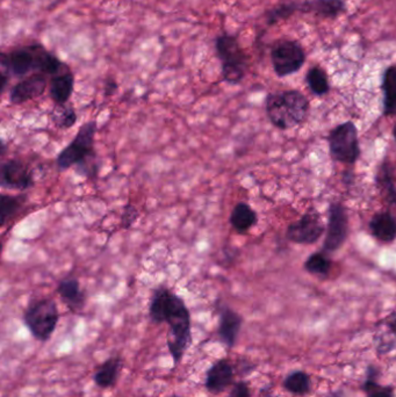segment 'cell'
<instances>
[{"mask_svg":"<svg viewBox=\"0 0 396 397\" xmlns=\"http://www.w3.org/2000/svg\"><path fill=\"white\" fill-rule=\"evenodd\" d=\"M149 317L156 324L169 325L167 348L174 366H178L193 343L191 312L186 303L171 289L160 287L151 298Z\"/></svg>","mask_w":396,"mask_h":397,"instance_id":"6da1fadb","label":"cell"},{"mask_svg":"<svg viewBox=\"0 0 396 397\" xmlns=\"http://www.w3.org/2000/svg\"><path fill=\"white\" fill-rule=\"evenodd\" d=\"M1 66V92L6 89L11 78H25L32 73H43L55 76L66 69L68 64L62 62L55 54L41 43L18 47L10 51H3L0 56Z\"/></svg>","mask_w":396,"mask_h":397,"instance_id":"7a4b0ae2","label":"cell"},{"mask_svg":"<svg viewBox=\"0 0 396 397\" xmlns=\"http://www.w3.org/2000/svg\"><path fill=\"white\" fill-rule=\"evenodd\" d=\"M265 111L275 127L292 128L305 121L309 111V102L305 94L296 90L270 93L266 97Z\"/></svg>","mask_w":396,"mask_h":397,"instance_id":"3957f363","label":"cell"},{"mask_svg":"<svg viewBox=\"0 0 396 397\" xmlns=\"http://www.w3.org/2000/svg\"><path fill=\"white\" fill-rule=\"evenodd\" d=\"M214 47L216 56L221 63L223 80L232 85H237L246 77L249 66V56L241 46L239 37L223 32L214 39Z\"/></svg>","mask_w":396,"mask_h":397,"instance_id":"277c9868","label":"cell"},{"mask_svg":"<svg viewBox=\"0 0 396 397\" xmlns=\"http://www.w3.org/2000/svg\"><path fill=\"white\" fill-rule=\"evenodd\" d=\"M59 321L57 303L49 298L35 300L30 303L23 312V322L30 335L36 341H46L52 338Z\"/></svg>","mask_w":396,"mask_h":397,"instance_id":"5b68a950","label":"cell"},{"mask_svg":"<svg viewBox=\"0 0 396 397\" xmlns=\"http://www.w3.org/2000/svg\"><path fill=\"white\" fill-rule=\"evenodd\" d=\"M98 130L95 120L86 122L78 129L75 138L56 157V166L59 171H66L80 163L83 159L95 154V138Z\"/></svg>","mask_w":396,"mask_h":397,"instance_id":"8992f818","label":"cell"},{"mask_svg":"<svg viewBox=\"0 0 396 397\" xmlns=\"http://www.w3.org/2000/svg\"><path fill=\"white\" fill-rule=\"evenodd\" d=\"M332 159L345 164H354L360 154L357 127L347 121L331 130L328 138Z\"/></svg>","mask_w":396,"mask_h":397,"instance_id":"52a82bcc","label":"cell"},{"mask_svg":"<svg viewBox=\"0 0 396 397\" xmlns=\"http://www.w3.org/2000/svg\"><path fill=\"white\" fill-rule=\"evenodd\" d=\"M307 55L300 43L294 39H282L271 48L273 71L280 78L291 76L305 66Z\"/></svg>","mask_w":396,"mask_h":397,"instance_id":"ba28073f","label":"cell"},{"mask_svg":"<svg viewBox=\"0 0 396 397\" xmlns=\"http://www.w3.org/2000/svg\"><path fill=\"white\" fill-rule=\"evenodd\" d=\"M323 222L321 215L316 210H308L298 221L289 224L287 229L288 240L296 244H314L321 238L324 233Z\"/></svg>","mask_w":396,"mask_h":397,"instance_id":"9c48e42d","label":"cell"},{"mask_svg":"<svg viewBox=\"0 0 396 397\" xmlns=\"http://www.w3.org/2000/svg\"><path fill=\"white\" fill-rule=\"evenodd\" d=\"M347 231H349V220H347V210L340 202L331 204L329 207L327 235L323 243L324 250L332 252L340 249L347 240Z\"/></svg>","mask_w":396,"mask_h":397,"instance_id":"30bf717a","label":"cell"},{"mask_svg":"<svg viewBox=\"0 0 396 397\" xmlns=\"http://www.w3.org/2000/svg\"><path fill=\"white\" fill-rule=\"evenodd\" d=\"M0 183L4 188L14 190H30L34 185L33 171L17 158L4 161L0 171Z\"/></svg>","mask_w":396,"mask_h":397,"instance_id":"8fae6325","label":"cell"},{"mask_svg":"<svg viewBox=\"0 0 396 397\" xmlns=\"http://www.w3.org/2000/svg\"><path fill=\"white\" fill-rule=\"evenodd\" d=\"M48 76L43 73H32L14 84L10 90V102L12 105H23L44 94L48 85Z\"/></svg>","mask_w":396,"mask_h":397,"instance_id":"7c38bea8","label":"cell"},{"mask_svg":"<svg viewBox=\"0 0 396 397\" xmlns=\"http://www.w3.org/2000/svg\"><path fill=\"white\" fill-rule=\"evenodd\" d=\"M235 368L228 359L223 358L214 362L206 373L205 387L213 395H219L228 388L233 387Z\"/></svg>","mask_w":396,"mask_h":397,"instance_id":"4fadbf2b","label":"cell"},{"mask_svg":"<svg viewBox=\"0 0 396 397\" xmlns=\"http://www.w3.org/2000/svg\"><path fill=\"white\" fill-rule=\"evenodd\" d=\"M295 13L314 14L324 19H336L347 11L343 0H293Z\"/></svg>","mask_w":396,"mask_h":397,"instance_id":"5bb4252c","label":"cell"},{"mask_svg":"<svg viewBox=\"0 0 396 397\" xmlns=\"http://www.w3.org/2000/svg\"><path fill=\"white\" fill-rule=\"evenodd\" d=\"M243 317L228 305H220L217 335L227 348H233L242 329Z\"/></svg>","mask_w":396,"mask_h":397,"instance_id":"9a60e30c","label":"cell"},{"mask_svg":"<svg viewBox=\"0 0 396 397\" xmlns=\"http://www.w3.org/2000/svg\"><path fill=\"white\" fill-rule=\"evenodd\" d=\"M56 293L73 314H77L85 307V293L83 292L79 280L75 276H66L59 280V285L56 287Z\"/></svg>","mask_w":396,"mask_h":397,"instance_id":"2e32d148","label":"cell"},{"mask_svg":"<svg viewBox=\"0 0 396 397\" xmlns=\"http://www.w3.org/2000/svg\"><path fill=\"white\" fill-rule=\"evenodd\" d=\"M75 90V75L70 66L52 77L49 80V95L55 105L68 104Z\"/></svg>","mask_w":396,"mask_h":397,"instance_id":"e0dca14e","label":"cell"},{"mask_svg":"<svg viewBox=\"0 0 396 397\" xmlns=\"http://www.w3.org/2000/svg\"><path fill=\"white\" fill-rule=\"evenodd\" d=\"M122 367H124V361L121 357L113 355L106 359L93 374L95 386L102 389L114 387L118 382Z\"/></svg>","mask_w":396,"mask_h":397,"instance_id":"ac0fdd59","label":"cell"},{"mask_svg":"<svg viewBox=\"0 0 396 397\" xmlns=\"http://www.w3.org/2000/svg\"><path fill=\"white\" fill-rule=\"evenodd\" d=\"M370 229L380 242L390 243L396 238V219L388 212L376 214L371 220Z\"/></svg>","mask_w":396,"mask_h":397,"instance_id":"d6986e66","label":"cell"},{"mask_svg":"<svg viewBox=\"0 0 396 397\" xmlns=\"http://www.w3.org/2000/svg\"><path fill=\"white\" fill-rule=\"evenodd\" d=\"M258 221L257 213L246 202H239L232 210L229 222L232 227L239 233L249 231Z\"/></svg>","mask_w":396,"mask_h":397,"instance_id":"ffe728a7","label":"cell"},{"mask_svg":"<svg viewBox=\"0 0 396 397\" xmlns=\"http://www.w3.org/2000/svg\"><path fill=\"white\" fill-rule=\"evenodd\" d=\"M383 114L392 116L396 114V66L387 68L383 73Z\"/></svg>","mask_w":396,"mask_h":397,"instance_id":"44dd1931","label":"cell"},{"mask_svg":"<svg viewBox=\"0 0 396 397\" xmlns=\"http://www.w3.org/2000/svg\"><path fill=\"white\" fill-rule=\"evenodd\" d=\"M285 391L295 396H305L311 389V377L304 371L292 372L282 382Z\"/></svg>","mask_w":396,"mask_h":397,"instance_id":"7402d4cb","label":"cell"},{"mask_svg":"<svg viewBox=\"0 0 396 397\" xmlns=\"http://www.w3.org/2000/svg\"><path fill=\"white\" fill-rule=\"evenodd\" d=\"M27 197L25 194L19 195H11V194H3L0 197V217H1V227H5L7 222L12 217L17 215L23 204L26 202Z\"/></svg>","mask_w":396,"mask_h":397,"instance_id":"603a6c76","label":"cell"},{"mask_svg":"<svg viewBox=\"0 0 396 397\" xmlns=\"http://www.w3.org/2000/svg\"><path fill=\"white\" fill-rule=\"evenodd\" d=\"M50 121L56 128L70 129L77 123L78 116L75 109L68 104L63 105H55L49 114Z\"/></svg>","mask_w":396,"mask_h":397,"instance_id":"cb8c5ba5","label":"cell"},{"mask_svg":"<svg viewBox=\"0 0 396 397\" xmlns=\"http://www.w3.org/2000/svg\"><path fill=\"white\" fill-rule=\"evenodd\" d=\"M306 82H307L309 90L315 95L321 97L330 91V84H329L327 73L320 66H313L308 70Z\"/></svg>","mask_w":396,"mask_h":397,"instance_id":"d4e9b609","label":"cell"},{"mask_svg":"<svg viewBox=\"0 0 396 397\" xmlns=\"http://www.w3.org/2000/svg\"><path fill=\"white\" fill-rule=\"evenodd\" d=\"M376 368L368 367L367 378L363 384V391L366 393V397H394L393 388L381 386L377 381Z\"/></svg>","mask_w":396,"mask_h":397,"instance_id":"484cf974","label":"cell"},{"mask_svg":"<svg viewBox=\"0 0 396 397\" xmlns=\"http://www.w3.org/2000/svg\"><path fill=\"white\" fill-rule=\"evenodd\" d=\"M305 269L314 276H325L330 272L331 260L323 253L316 252L306 260Z\"/></svg>","mask_w":396,"mask_h":397,"instance_id":"4316f807","label":"cell"},{"mask_svg":"<svg viewBox=\"0 0 396 397\" xmlns=\"http://www.w3.org/2000/svg\"><path fill=\"white\" fill-rule=\"evenodd\" d=\"M293 14H295L294 1L279 4L266 12V23H268V26H275L280 21L289 19Z\"/></svg>","mask_w":396,"mask_h":397,"instance_id":"83f0119b","label":"cell"},{"mask_svg":"<svg viewBox=\"0 0 396 397\" xmlns=\"http://www.w3.org/2000/svg\"><path fill=\"white\" fill-rule=\"evenodd\" d=\"M392 168L388 163H385L383 168L379 170V176H378V183H379L380 188L385 192L387 200L390 202H396V188L394 186V176L392 172Z\"/></svg>","mask_w":396,"mask_h":397,"instance_id":"f1b7e54d","label":"cell"},{"mask_svg":"<svg viewBox=\"0 0 396 397\" xmlns=\"http://www.w3.org/2000/svg\"><path fill=\"white\" fill-rule=\"evenodd\" d=\"M77 173L82 174L86 178L97 177L99 172V161L95 154H90L89 157L83 159L75 166Z\"/></svg>","mask_w":396,"mask_h":397,"instance_id":"f546056e","label":"cell"},{"mask_svg":"<svg viewBox=\"0 0 396 397\" xmlns=\"http://www.w3.org/2000/svg\"><path fill=\"white\" fill-rule=\"evenodd\" d=\"M138 216H140V213L134 204H126L121 214V227L124 229H129L133 227L135 222L138 220Z\"/></svg>","mask_w":396,"mask_h":397,"instance_id":"4dcf8cb0","label":"cell"},{"mask_svg":"<svg viewBox=\"0 0 396 397\" xmlns=\"http://www.w3.org/2000/svg\"><path fill=\"white\" fill-rule=\"evenodd\" d=\"M228 397H251L249 384L244 382V381L236 382V384H234Z\"/></svg>","mask_w":396,"mask_h":397,"instance_id":"1f68e13d","label":"cell"},{"mask_svg":"<svg viewBox=\"0 0 396 397\" xmlns=\"http://www.w3.org/2000/svg\"><path fill=\"white\" fill-rule=\"evenodd\" d=\"M118 89V83H116L114 78L109 77V78L106 79L105 83H104V94H105V97L114 95Z\"/></svg>","mask_w":396,"mask_h":397,"instance_id":"d6a6232c","label":"cell"},{"mask_svg":"<svg viewBox=\"0 0 396 397\" xmlns=\"http://www.w3.org/2000/svg\"><path fill=\"white\" fill-rule=\"evenodd\" d=\"M388 329H390L392 334L396 335V317L395 319H392L390 323H388Z\"/></svg>","mask_w":396,"mask_h":397,"instance_id":"836d02e7","label":"cell"},{"mask_svg":"<svg viewBox=\"0 0 396 397\" xmlns=\"http://www.w3.org/2000/svg\"><path fill=\"white\" fill-rule=\"evenodd\" d=\"M325 397H344L343 394H342V391H334V393H331V394L327 395Z\"/></svg>","mask_w":396,"mask_h":397,"instance_id":"e575fe53","label":"cell"},{"mask_svg":"<svg viewBox=\"0 0 396 397\" xmlns=\"http://www.w3.org/2000/svg\"><path fill=\"white\" fill-rule=\"evenodd\" d=\"M393 135H394V138H395V141H396V123L395 126H394Z\"/></svg>","mask_w":396,"mask_h":397,"instance_id":"d590c367","label":"cell"}]
</instances>
